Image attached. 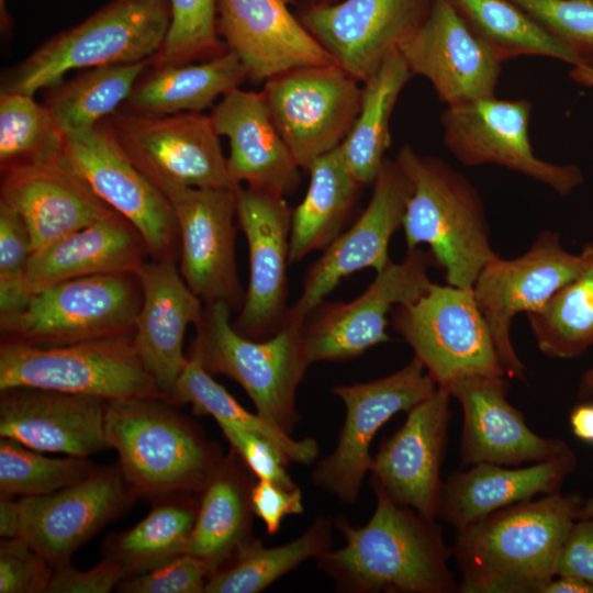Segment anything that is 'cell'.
<instances>
[{"instance_id": "db71d44e", "label": "cell", "mask_w": 593, "mask_h": 593, "mask_svg": "<svg viewBox=\"0 0 593 593\" xmlns=\"http://www.w3.org/2000/svg\"><path fill=\"white\" fill-rule=\"evenodd\" d=\"M21 507L15 496L0 494V536L14 538L20 536Z\"/></svg>"}, {"instance_id": "74e56055", "label": "cell", "mask_w": 593, "mask_h": 593, "mask_svg": "<svg viewBox=\"0 0 593 593\" xmlns=\"http://www.w3.org/2000/svg\"><path fill=\"white\" fill-rule=\"evenodd\" d=\"M332 521L316 517L296 539L278 547L253 540L227 566L209 575L205 593H258L306 560L331 549Z\"/></svg>"}, {"instance_id": "816d5d0a", "label": "cell", "mask_w": 593, "mask_h": 593, "mask_svg": "<svg viewBox=\"0 0 593 593\" xmlns=\"http://www.w3.org/2000/svg\"><path fill=\"white\" fill-rule=\"evenodd\" d=\"M255 516L261 518L269 535L280 530L283 518L304 512L301 490L287 489L267 480H257L251 492Z\"/></svg>"}, {"instance_id": "cb8c5ba5", "label": "cell", "mask_w": 593, "mask_h": 593, "mask_svg": "<svg viewBox=\"0 0 593 593\" xmlns=\"http://www.w3.org/2000/svg\"><path fill=\"white\" fill-rule=\"evenodd\" d=\"M287 0H217L216 30L248 71L266 80L287 70L337 65L293 14Z\"/></svg>"}, {"instance_id": "8fae6325", "label": "cell", "mask_w": 593, "mask_h": 593, "mask_svg": "<svg viewBox=\"0 0 593 593\" xmlns=\"http://www.w3.org/2000/svg\"><path fill=\"white\" fill-rule=\"evenodd\" d=\"M134 165L161 191L169 187L236 188L210 116L150 115L123 108L105 119Z\"/></svg>"}, {"instance_id": "6f0895ef", "label": "cell", "mask_w": 593, "mask_h": 593, "mask_svg": "<svg viewBox=\"0 0 593 593\" xmlns=\"http://www.w3.org/2000/svg\"><path fill=\"white\" fill-rule=\"evenodd\" d=\"M569 77L577 83L593 88V66L588 64L573 65Z\"/></svg>"}, {"instance_id": "f907efd6", "label": "cell", "mask_w": 593, "mask_h": 593, "mask_svg": "<svg viewBox=\"0 0 593 593\" xmlns=\"http://www.w3.org/2000/svg\"><path fill=\"white\" fill-rule=\"evenodd\" d=\"M126 578L125 569L108 557L87 570L70 562L54 569L47 593H109Z\"/></svg>"}, {"instance_id": "7402d4cb", "label": "cell", "mask_w": 593, "mask_h": 593, "mask_svg": "<svg viewBox=\"0 0 593 593\" xmlns=\"http://www.w3.org/2000/svg\"><path fill=\"white\" fill-rule=\"evenodd\" d=\"M399 51L411 72L426 78L446 107L494 96L502 61L447 0H433L424 22Z\"/></svg>"}, {"instance_id": "e0dca14e", "label": "cell", "mask_w": 593, "mask_h": 593, "mask_svg": "<svg viewBox=\"0 0 593 593\" xmlns=\"http://www.w3.org/2000/svg\"><path fill=\"white\" fill-rule=\"evenodd\" d=\"M238 187L161 190L177 220L183 280L203 304L223 302L232 310L245 299L235 257Z\"/></svg>"}, {"instance_id": "ac0fdd59", "label": "cell", "mask_w": 593, "mask_h": 593, "mask_svg": "<svg viewBox=\"0 0 593 593\" xmlns=\"http://www.w3.org/2000/svg\"><path fill=\"white\" fill-rule=\"evenodd\" d=\"M137 499L118 462L96 466L87 477L56 492L20 497L19 537L57 569L70 563L82 545Z\"/></svg>"}, {"instance_id": "ffe728a7", "label": "cell", "mask_w": 593, "mask_h": 593, "mask_svg": "<svg viewBox=\"0 0 593 593\" xmlns=\"http://www.w3.org/2000/svg\"><path fill=\"white\" fill-rule=\"evenodd\" d=\"M367 208L309 268L298 301L287 321L303 325L342 279L365 268L382 270L390 261L389 243L402 226L407 200L413 191L398 163L385 158Z\"/></svg>"}, {"instance_id": "60d3db41", "label": "cell", "mask_w": 593, "mask_h": 593, "mask_svg": "<svg viewBox=\"0 0 593 593\" xmlns=\"http://www.w3.org/2000/svg\"><path fill=\"white\" fill-rule=\"evenodd\" d=\"M170 401L177 406L191 404L195 414L211 415L217 424L227 423L259 434L282 450L289 460L310 465L318 456V445L314 438L296 440L258 413H250L195 359L189 358L175 384Z\"/></svg>"}, {"instance_id": "4fadbf2b", "label": "cell", "mask_w": 593, "mask_h": 593, "mask_svg": "<svg viewBox=\"0 0 593 593\" xmlns=\"http://www.w3.org/2000/svg\"><path fill=\"white\" fill-rule=\"evenodd\" d=\"M532 103L495 96L446 107L440 115L446 148L465 166L497 165L544 183L561 195L584 180L574 165L537 157L529 139Z\"/></svg>"}, {"instance_id": "277c9868", "label": "cell", "mask_w": 593, "mask_h": 593, "mask_svg": "<svg viewBox=\"0 0 593 593\" xmlns=\"http://www.w3.org/2000/svg\"><path fill=\"white\" fill-rule=\"evenodd\" d=\"M395 161L413 186L402 221L407 249L427 244L447 283L471 289L482 268L499 256L480 193L448 163L410 145L401 147Z\"/></svg>"}, {"instance_id": "8992f818", "label": "cell", "mask_w": 593, "mask_h": 593, "mask_svg": "<svg viewBox=\"0 0 593 593\" xmlns=\"http://www.w3.org/2000/svg\"><path fill=\"white\" fill-rule=\"evenodd\" d=\"M231 312L223 302L203 304L188 357L211 376L224 374L236 381L256 413L290 434L300 419L296 390L310 366L304 324L286 321L273 336L254 340L234 329Z\"/></svg>"}, {"instance_id": "484cf974", "label": "cell", "mask_w": 593, "mask_h": 593, "mask_svg": "<svg viewBox=\"0 0 593 593\" xmlns=\"http://www.w3.org/2000/svg\"><path fill=\"white\" fill-rule=\"evenodd\" d=\"M107 402L36 388L0 390V437L38 451L88 458L110 448Z\"/></svg>"}, {"instance_id": "4316f807", "label": "cell", "mask_w": 593, "mask_h": 593, "mask_svg": "<svg viewBox=\"0 0 593 593\" xmlns=\"http://www.w3.org/2000/svg\"><path fill=\"white\" fill-rule=\"evenodd\" d=\"M0 201L23 219L34 253L114 212L61 155L2 171Z\"/></svg>"}, {"instance_id": "7a4b0ae2", "label": "cell", "mask_w": 593, "mask_h": 593, "mask_svg": "<svg viewBox=\"0 0 593 593\" xmlns=\"http://www.w3.org/2000/svg\"><path fill=\"white\" fill-rule=\"evenodd\" d=\"M581 499L561 492L501 508L457 530L460 593H541L556 575Z\"/></svg>"}, {"instance_id": "680465c9", "label": "cell", "mask_w": 593, "mask_h": 593, "mask_svg": "<svg viewBox=\"0 0 593 593\" xmlns=\"http://www.w3.org/2000/svg\"><path fill=\"white\" fill-rule=\"evenodd\" d=\"M7 0H0V31L2 35H8L13 26L12 18L7 7Z\"/></svg>"}, {"instance_id": "2e32d148", "label": "cell", "mask_w": 593, "mask_h": 593, "mask_svg": "<svg viewBox=\"0 0 593 593\" xmlns=\"http://www.w3.org/2000/svg\"><path fill=\"white\" fill-rule=\"evenodd\" d=\"M582 265L581 253L568 251L557 233L544 231L523 255L513 259L497 256L482 268L472 291L506 377L525 378V367L511 339L513 317L541 310Z\"/></svg>"}, {"instance_id": "f6af8a7d", "label": "cell", "mask_w": 593, "mask_h": 593, "mask_svg": "<svg viewBox=\"0 0 593 593\" xmlns=\"http://www.w3.org/2000/svg\"><path fill=\"white\" fill-rule=\"evenodd\" d=\"M546 33L593 66V0H508Z\"/></svg>"}, {"instance_id": "681fc988", "label": "cell", "mask_w": 593, "mask_h": 593, "mask_svg": "<svg viewBox=\"0 0 593 593\" xmlns=\"http://www.w3.org/2000/svg\"><path fill=\"white\" fill-rule=\"evenodd\" d=\"M221 430L244 463L258 480H267L287 489H294L287 470L289 458L266 437L227 423H219Z\"/></svg>"}, {"instance_id": "11a10c76", "label": "cell", "mask_w": 593, "mask_h": 593, "mask_svg": "<svg viewBox=\"0 0 593 593\" xmlns=\"http://www.w3.org/2000/svg\"><path fill=\"white\" fill-rule=\"evenodd\" d=\"M570 426L581 440L593 444V404H581L570 414Z\"/></svg>"}, {"instance_id": "83f0119b", "label": "cell", "mask_w": 593, "mask_h": 593, "mask_svg": "<svg viewBox=\"0 0 593 593\" xmlns=\"http://www.w3.org/2000/svg\"><path fill=\"white\" fill-rule=\"evenodd\" d=\"M176 261L149 258L137 273L142 304L132 336L144 367L169 401L189 361L183 353L187 327L203 311V302L188 287Z\"/></svg>"}, {"instance_id": "e575fe53", "label": "cell", "mask_w": 593, "mask_h": 593, "mask_svg": "<svg viewBox=\"0 0 593 593\" xmlns=\"http://www.w3.org/2000/svg\"><path fill=\"white\" fill-rule=\"evenodd\" d=\"M413 74L399 48L362 82L359 113L338 149L351 176L365 188L373 184L391 146L390 120Z\"/></svg>"}, {"instance_id": "44dd1931", "label": "cell", "mask_w": 593, "mask_h": 593, "mask_svg": "<svg viewBox=\"0 0 593 593\" xmlns=\"http://www.w3.org/2000/svg\"><path fill=\"white\" fill-rule=\"evenodd\" d=\"M433 0H340L301 8L306 30L346 72L365 82L426 19Z\"/></svg>"}, {"instance_id": "94428289", "label": "cell", "mask_w": 593, "mask_h": 593, "mask_svg": "<svg viewBox=\"0 0 593 593\" xmlns=\"http://www.w3.org/2000/svg\"><path fill=\"white\" fill-rule=\"evenodd\" d=\"M593 517V497L582 500L579 507V519Z\"/></svg>"}, {"instance_id": "52a82bcc", "label": "cell", "mask_w": 593, "mask_h": 593, "mask_svg": "<svg viewBox=\"0 0 593 593\" xmlns=\"http://www.w3.org/2000/svg\"><path fill=\"white\" fill-rule=\"evenodd\" d=\"M141 304L137 275H97L63 281L31 293L20 309L0 315L1 342L60 346L132 337Z\"/></svg>"}, {"instance_id": "ee69618b", "label": "cell", "mask_w": 593, "mask_h": 593, "mask_svg": "<svg viewBox=\"0 0 593 593\" xmlns=\"http://www.w3.org/2000/svg\"><path fill=\"white\" fill-rule=\"evenodd\" d=\"M170 24L150 65H182L217 57L227 48L216 30L217 0H169Z\"/></svg>"}, {"instance_id": "7dc6e473", "label": "cell", "mask_w": 593, "mask_h": 593, "mask_svg": "<svg viewBox=\"0 0 593 593\" xmlns=\"http://www.w3.org/2000/svg\"><path fill=\"white\" fill-rule=\"evenodd\" d=\"M54 568L22 537L0 542V593H47Z\"/></svg>"}, {"instance_id": "9a60e30c", "label": "cell", "mask_w": 593, "mask_h": 593, "mask_svg": "<svg viewBox=\"0 0 593 593\" xmlns=\"http://www.w3.org/2000/svg\"><path fill=\"white\" fill-rule=\"evenodd\" d=\"M435 262L430 251L407 249L402 261L391 260L356 299L347 303L322 302L303 325L310 365L351 359L389 342L388 315L394 306L412 303L427 292L433 284L427 268Z\"/></svg>"}, {"instance_id": "d6a6232c", "label": "cell", "mask_w": 593, "mask_h": 593, "mask_svg": "<svg viewBox=\"0 0 593 593\" xmlns=\"http://www.w3.org/2000/svg\"><path fill=\"white\" fill-rule=\"evenodd\" d=\"M246 79L245 65L230 49L198 63L149 65L123 108L150 115L201 112Z\"/></svg>"}, {"instance_id": "836d02e7", "label": "cell", "mask_w": 593, "mask_h": 593, "mask_svg": "<svg viewBox=\"0 0 593 593\" xmlns=\"http://www.w3.org/2000/svg\"><path fill=\"white\" fill-rule=\"evenodd\" d=\"M306 171V194L292 212L290 264L313 250L325 249L345 231L363 189L347 169L338 148L317 158Z\"/></svg>"}, {"instance_id": "d590c367", "label": "cell", "mask_w": 593, "mask_h": 593, "mask_svg": "<svg viewBox=\"0 0 593 593\" xmlns=\"http://www.w3.org/2000/svg\"><path fill=\"white\" fill-rule=\"evenodd\" d=\"M199 508L195 495L153 503L149 513L132 528L107 537L104 557L120 563L128 577L148 572L184 553Z\"/></svg>"}, {"instance_id": "4dcf8cb0", "label": "cell", "mask_w": 593, "mask_h": 593, "mask_svg": "<svg viewBox=\"0 0 593 593\" xmlns=\"http://www.w3.org/2000/svg\"><path fill=\"white\" fill-rule=\"evenodd\" d=\"M149 258L139 232L114 211L34 253L26 290L31 294L63 281L97 275H137Z\"/></svg>"}, {"instance_id": "9c48e42d", "label": "cell", "mask_w": 593, "mask_h": 593, "mask_svg": "<svg viewBox=\"0 0 593 593\" xmlns=\"http://www.w3.org/2000/svg\"><path fill=\"white\" fill-rule=\"evenodd\" d=\"M391 323L438 388L470 377H506L472 288L433 283L416 301L394 306Z\"/></svg>"}, {"instance_id": "7c38bea8", "label": "cell", "mask_w": 593, "mask_h": 593, "mask_svg": "<svg viewBox=\"0 0 593 593\" xmlns=\"http://www.w3.org/2000/svg\"><path fill=\"white\" fill-rule=\"evenodd\" d=\"M61 158L139 232L150 258H179V231L169 201L134 165L107 120L66 134Z\"/></svg>"}, {"instance_id": "d6986e66", "label": "cell", "mask_w": 593, "mask_h": 593, "mask_svg": "<svg viewBox=\"0 0 593 593\" xmlns=\"http://www.w3.org/2000/svg\"><path fill=\"white\" fill-rule=\"evenodd\" d=\"M292 212L286 197L237 188L236 217L247 239L249 280L232 325L246 338L267 339L286 324Z\"/></svg>"}, {"instance_id": "8d00e7d4", "label": "cell", "mask_w": 593, "mask_h": 593, "mask_svg": "<svg viewBox=\"0 0 593 593\" xmlns=\"http://www.w3.org/2000/svg\"><path fill=\"white\" fill-rule=\"evenodd\" d=\"M152 58L85 69L45 89L44 105L66 135L108 119L130 98Z\"/></svg>"}, {"instance_id": "ba28073f", "label": "cell", "mask_w": 593, "mask_h": 593, "mask_svg": "<svg viewBox=\"0 0 593 593\" xmlns=\"http://www.w3.org/2000/svg\"><path fill=\"white\" fill-rule=\"evenodd\" d=\"M19 387L93 396L105 402L168 400L128 336L60 346L1 342L0 390Z\"/></svg>"}, {"instance_id": "b9f144b4", "label": "cell", "mask_w": 593, "mask_h": 593, "mask_svg": "<svg viewBox=\"0 0 593 593\" xmlns=\"http://www.w3.org/2000/svg\"><path fill=\"white\" fill-rule=\"evenodd\" d=\"M65 134L34 96L0 93V171L61 155Z\"/></svg>"}, {"instance_id": "6da1fadb", "label": "cell", "mask_w": 593, "mask_h": 593, "mask_svg": "<svg viewBox=\"0 0 593 593\" xmlns=\"http://www.w3.org/2000/svg\"><path fill=\"white\" fill-rule=\"evenodd\" d=\"M376 508L368 523L333 519L345 545L316 558L318 568L345 593H451L459 584L440 528L415 510L394 502L371 484Z\"/></svg>"}, {"instance_id": "7bdbcfd3", "label": "cell", "mask_w": 593, "mask_h": 593, "mask_svg": "<svg viewBox=\"0 0 593 593\" xmlns=\"http://www.w3.org/2000/svg\"><path fill=\"white\" fill-rule=\"evenodd\" d=\"M96 466L88 458L46 457L15 440H0V494L42 496L87 477Z\"/></svg>"}, {"instance_id": "30bf717a", "label": "cell", "mask_w": 593, "mask_h": 593, "mask_svg": "<svg viewBox=\"0 0 593 593\" xmlns=\"http://www.w3.org/2000/svg\"><path fill=\"white\" fill-rule=\"evenodd\" d=\"M260 92L294 161L306 171L346 138L360 110L362 87L338 65H314L266 80Z\"/></svg>"}, {"instance_id": "91938a15", "label": "cell", "mask_w": 593, "mask_h": 593, "mask_svg": "<svg viewBox=\"0 0 593 593\" xmlns=\"http://www.w3.org/2000/svg\"><path fill=\"white\" fill-rule=\"evenodd\" d=\"M290 5H296L299 9L314 5H324L338 2L340 0H287Z\"/></svg>"}, {"instance_id": "d4e9b609", "label": "cell", "mask_w": 593, "mask_h": 593, "mask_svg": "<svg viewBox=\"0 0 593 593\" xmlns=\"http://www.w3.org/2000/svg\"><path fill=\"white\" fill-rule=\"evenodd\" d=\"M504 377H470L447 391L462 409L461 462L518 466L555 458L568 449L559 438H546L528 427L523 413L507 401Z\"/></svg>"}, {"instance_id": "1f68e13d", "label": "cell", "mask_w": 593, "mask_h": 593, "mask_svg": "<svg viewBox=\"0 0 593 593\" xmlns=\"http://www.w3.org/2000/svg\"><path fill=\"white\" fill-rule=\"evenodd\" d=\"M258 479L231 448L199 494V508L184 553L212 573L227 566L253 540V488Z\"/></svg>"}, {"instance_id": "f546056e", "label": "cell", "mask_w": 593, "mask_h": 593, "mask_svg": "<svg viewBox=\"0 0 593 593\" xmlns=\"http://www.w3.org/2000/svg\"><path fill=\"white\" fill-rule=\"evenodd\" d=\"M575 466L571 449L528 467L486 462L470 466L441 483L437 516L461 529L501 508L560 492Z\"/></svg>"}, {"instance_id": "ab89813d", "label": "cell", "mask_w": 593, "mask_h": 593, "mask_svg": "<svg viewBox=\"0 0 593 593\" xmlns=\"http://www.w3.org/2000/svg\"><path fill=\"white\" fill-rule=\"evenodd\" d=\"M447 1L502 63L522 56H541L570 66L581 64L573 53L508 0Z\"/></svg>"}, {"instance_id": "f1b7e54d", "label": "cell", "mask_w": 593, "mask_h": 593, "mask_svg": "<svg viewBox=\"0 0 593 593\" xmlns=\"http://www.w3.org/2000/svg\"><path fill=\"white\" fill-rule=\"evenodd\" d=\"M220 136L227 137V169L234 182L282 197L296 191L301 168L276 128L262 93L235 88L209 115Z\"/></svg>"}, {"instance_id": "9f6ffc18", "label": "cell", "mask_w": 593, "mask_h": 593, "mask_svg": "<svg viewBox=\"0 0 593 593\" xmlns=\"http://www.w3.org/2000/svg\"><path fill=\"white\" fill-rule=\"evenodd\" d=\"M541 593H593V585L572 575H555L542 589Z\"/></svg>"}, {"instance_id": "3957f363", "label": "cell", "mask_w": 593, "mask_h": 593, "mask_svg": "<svg viewBox=\"0 0 593 593\" xmlns=\"http://www.w3.org/2000/svg\"><path fill=\"white\" fill-rule=\"evenodd\" d=\"M105 436L139 499L200 494L223 458L192 418L166 399L107 402Z\"/></svg>"}, {"instance_id": "bcb514c9", "label": "cell", "mask_w": 593, "mask_h": 593, "mask_svg": "<svg viewBox=\"0 0 593 593\" xmlns=\"http://www.w3.org/2000/svg\"><path fill=\"white\" fill-rule=\"evenodd\" d=\"M33 254L23 219L0 201V315L16 311L30 296L26 276Z\"/></svg>"}, {"instance_id": "5b68a950", "label": "cell", "mask_w": 593, "mask_h": 593, "mask_svg": "<svg viewBox=\"0 0 593 593\" xmlns=\"http://www.w3.org/2000/svg\"><path fill=\"white\" fill-rule=\"evenodd\" d=\"M169 24V0H112L7 69L0 92L34 96L71 70L150 59L163 47Z\"/></svg>"}, {"instance_id": "f5cc1de1", "label": "cell", "mask_w": 593, "mask_h": 593, "mask_svg": "<svg viewBox=\"0 0 593 593\" xmlns=\"http://www.w3.org/2000/svg\"><path fill=\"white\" fill-rule=\"evenodd\" d=\"M580 578L593 585V517L578 519L562 546L556 575Z\"/></svg>"}, {"instance_id": "c3c4849f", "label": "cell", "mask_w": 593, "mask_h": 593, "mask_svg": "<svg viewBox=\"0 0 593 593\" xmlns=\"http://www.w3.org/2000/svg\"><path fill=\"white\" fill-rule=\"evenodd\" d=\"M211 571L200 558L181 553L148 572L124 579L122 593H202Z\"/></svg>"}, {"instance_id": "603a6c76", "label": "cell", "mask_w": 593, "mask_h": 593, "mask_svg": "<svg viewBox=\"0 0 593 593\" xmlns=\"http://www.w3.org/2000/svg\"><path fill=\"white\" fill-rule=\"evenodd\" d=\"M450 396L437 387L430 396L411 409L404 424L380 444L369 470L370 484L429 519L437 516Z\"/></svg>"}, {"instance_id": "5bb4252c", "label": "cell", "mask_w": 593, "mask_h": 593, "mask_svg": "<svg viewBox=\"0 0 593 593\" xmlns=\"http://www.w3.org/2000/svg\"><path fill=\"white\" fill-rule=\"evenodd\" d=\"M436 389L416 357L387 377L331 388L344 402L346 415L335 449L312 473L313 483L343 503H355L372 463L370 445L377 432L393 415L407 413Z\"/></svg>"}, {"instance_id": "f35d334b", "label": "cell", "mask_w": 593, "mask_h": 593, "mask_svg": "<svg viewBox=\"0 0 593 593\" xmlns=\"http://www.w3.org/2000/svg\"><path fill=\"white\" fill-rule=\"evenodd\" d=\"M580 272L527 318L541 353L572 359L593 345V242L585 244Z\"/></svg>"}, {"instance_id": "6125c7cd", "label": "cell", "mask_w": 593, "mask_h": 593, "mask_svg": "<svg viewBox=\"0 0 593 593\" xmlns=\"http://www.w3.org/2000/svg\"><path fill=\"white\" fill-rule=\"evenodd\" d=\"M581 388L583 391H593V366L584 373Z\"/></svg>"}]
</instances>
